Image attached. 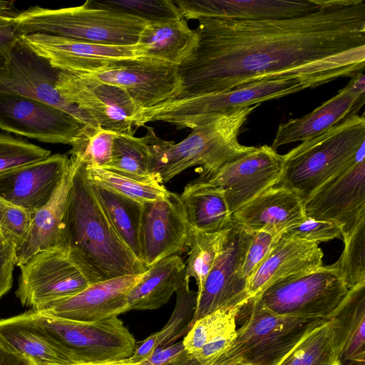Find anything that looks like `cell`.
I'll list each match as a JSON object with an SVG mask.
<instances>
[{
	"instance_id": "6da1fadb",
	"label": "cell",
	"mask_w": 365,
	"mask_h": 365,
	"mask_svg": "<svg viewBox=\"0 0 365 365\" xmlns=\"http://www.w3.org/2000/svg\"><path fill=\"white\" fill-rule=\"evenodd\" d=\"M198 21L199 40L178 66L174 98L285 77L322 86L365 67L363 0H323L317 11L290 19Z\"/></svg>"
},
{
	"instance_id": "7a4b0ae2",
	"label": "cell",
	"mask_w": 365,
	"mask_h": 365,
	"mask_svg": "<svg viewBox=\"0 0 365 365\" xmlns=\"http://www.w3.org/2000/svg\"><path fill=\"white\" fill-rule=\"evenodd\" d=\"M76 160L62 219V250L91 284L144 273L148 269L118 236L98 202L85 164Z\"/></svg>"
},
{
	"instance_id": "3957f363",
	"label": "cell",
	"mask_w": 365,
	"mask_h": 365,
	"mask_svg": "<svg viewBox=\"0 0 365 365\" xmlns=\"http://www.w3.org/2000/svg\"><path fill=\"white\" fill-rule=\"evenodd\" d=\"M259 105L233 110L206 118L182 141L175 143L158 137L145 125L144 138L150 155V170L161 184L195 165L202 168L198 180H205L255 147L239 143L240 128Z\"/></svg>"
},
{
	"instance_id": "277c9868",
	"label": "cell",
	"mask_w": 365,
	"mask_h": 365,
	"mask_svg": "<svg viewBox=\"0 0 365 365\" xmlns=\"http://www.w3.org/2000/svg\"><path fill=\"white\" fill-rule=\"evenodd\" d=\"M364 145V115H353L283 155L279 184L293 190L304 202L325 182L365 158Z\"/></svg>"
},
{
	"instance_id": "5b68a950",
	"label": "cell",
	"mask_w": 365,
	"mask_h": 365,
	"mask_svg": "<svg viewBox=\"0 0 365 365\" xmlns=\"http://www.w3.org/2000/svg\"><path fill=\"white\" fill-rule=\"evenodd\" d=\"M20 36L45 33L95 43L135 45L147 22L130 15L91 8L51 9L34 6L14 16Z\"/></svg>"
},
{
	"instance_id": "8992f818",
	"label": "cell",
	"mask_w": 365,
	"mask_h": 365,
	"mask_svg": "<svg viewBox=\"0 0 365 365\" xmlns=\"http://www.w3.org/2000/svg\"><path fill=\"white\" fill-rule=\"evenodd\" d=\"M319 85L312 81L285 77L248 83L231 90L173 98L141 111L138 128L160 121L178 128L193 129L206 118L284 97Z\"/></svg>"
},
{
	"instance_id": "52a82bcc",
	"label": "cell",
	"mask_w": 365,
	"mask_h": 365,
	"mask_svg": "<svg viewBox=\"0 0 365 365\" xmlns=\"http://www.w3.org/2000/svg\"><path fill=\"white\" fill-rule=\"evenodd\" d=\"M237 317L243 321L228 351L247 365H277L309 331L327 321L276 314L257 296L240 308Z\"/></svg>"
},
{
	"instance_id": "ba28073f",
	"label": "cell",
	"mask_w": 365,
	"mask_h": 365,
	"mask_svg": "<svg viewBox=\"0 0 365 365\" xmlns=\"http://www.w3.org/2000/svg\"><path fill=\"white\" fill-rule=\"evenodd\" d=\"M349 291L332 264L279 279L257 296L276 314L329 320Z\"/></svg>"
},
{
	"instance_id": "9c48e42d",
	"label": "cell",
	"mask_w": 365,
	"mask_h": 365,
	"mask_svg": "<svg viewBox=\"0 0 365 365\" xmlns=\"http://www.w3.org/2000/svg\"><path fill=\"white\" fill-rule=\"evenodd\" d=\"M24 313L86 362L125 360L135 347L134 336L118 317L80 322L53 317L32 309Z\"/></svg>"
},
{
	"instance_id": "30bf717a",
	"label": "cell",
	"mask_w": 365,
	"mask_h": 365,
	"mask_svg": "<svg viewBox=\"0 0 365 365\" xmlns=\"http://www.w3.org/2000/svg\"><path fill=\"white\" fill-rule=\"evenodd\" d=\"M56 88L103 129L134 135L142 109L123 89L87 73L59 71Z\"/></svg>"
},
{
	"instance_id": "8fae6325",
	"label": "cell",
	"mask_w": 365,
	"mask_h": 365,
	"mask_svg": "<svg viewBox=\"0 0 365 365\" xmlns=\"http://www.w3.org/2000/svg\"><path fill=\"white\" fill-rule=\"evenodd\" d=\"M19 267L15 294L23 306L33 309L71 297L91 285L62 249L38 252Z\"/></svg>"
},
{
	"instance_id": "7c38bea8",
	"label": "cell",
	"mask_w": 365,
	"mask_h": 365,
	"mask_svg": "<svg viewBox=\"0 0 365 365\" xmlns=\"http://www.w3.org/2000/svg\"><path fill=\"white\" fill-rule=\"evenodd\" d=\"M253 232L232 222L223 247L197 292L192 326L215 311L239 308L251 297L247 283L241 275L242 267Z\"/></svg>"
},
{
	"instance_id": "4fadbf2b",
	"label": "cell",
	"mask_w": 365,
	"mask_h": 365,
	"mask_svg": "<svg viewBox=\"0 0 365 365\" xmlns=\"http://www.w3.org/2000/svg\"><path fill=\"white\" fill-rule=\"evenodd\" d=\"M84 125L48 103L0 92V128L8 133L43 143L71 145Z\"/></svg>"
},
{
	"instance_id": "5bb4252c",
	"label": "cell",
	"mask_w": 365,
	"mask_h": 365,
	"mask_svg": "<svg viewBox=\"0 0 365 365\" xmlns=\"http://www.w3.org/2000/svg\"><path fill=\"white\" fill-rule=\"evenodd\" d=\"M87 74L124 90L142 110L174 98L180 84L178 66L143 56Z\"/></svg>"
},
{
	"instance_id": "9a60e30c",
	"label": "cell",
	"mask_w": 365,
	"mask_h": 365,
	"mask_svg": "<svg viewBox=\"0 0 365 365\" xmlns=\"http://www.w3.org/2000/svg\"><path fill=\"white\" fill-rule=\"evenodd\" d=\"M307 217L337 225L346 237L365 217V158L318 187L304 202Z\"/></svg>"
},
{
	"instance_id": "2e32d148",
	"label": "cell",
	"mask_w": 365,
	"mask_h": 365,
	"mask_svg": "<svg viewBox=\"0 0 365 365\" xmlns=\"http://www.w3.org/2000/svg\"><path fill=\"white\" fill-rule=\"evenodd\" d=\"M19 41L63 71L92 73L119 61L140 57L135 44L95 43L45 33L24 35Z\"/></svg>"
},
{
	"instance_id": "e0dca14e",
	"label": "cell",
	"mask_w": 365,
	"mask_h": 365,
	"mask_svg": "<svg viewBox=\"0 0 365 365\" xmlns=\"http://www.w3.org/2000/svg\"><path fill=\"white\" fill-rule=\"evenodd\" d=\"M58 71L19 41L7 64L0 70V92L32 98L67 112L84 124L98 125L59 94L56 88Z\"/></svg>"
},
{
	"instance_id": "ac0fdd59",
	"label": "cell",
	"mask_w": 365,
	"mask_h": 365,
	"mask_svg": "<svg viewBox=\"0 0 365 365\" xmlns=\"http://www.w3.org/2000/svg\"><path fill=\"white\" fill-rule=\"evenodd\" d=\"M284 163L283 155L271 146L255 148L205 180L221 188L232 215L265 190L279 185Z\"/></svg>"
},
{
	"instance_id": "d6986e66",
	"label": "cell",
	"mask_w": 365,
	"mask_h": 365,
	"mask_svg": "<svg viewBox=\"0 0 365 365\" xmlns=\"http://www.w3.org/2000/svg\"><path fill=\"white\" fill-rule=\"evenodd\" d=\"M189 225L177 193L142 203L139 244L142 264L148 269L158 261L187 250Z\"/></svg>"
},
{
	"instance_id": "ffe728a7",
	"label": "cell",
	"mask_w": 365,
	"mask_h": 365,
	"mask_svg": "<svg viewBox=\"0 0 365 365\" xmlns=\"http://www.w3.org/2000/svg\"><path fill=\"white\" fill-rule=\"evenodd\" d=\"M143 274L125 275L94 283L71 297L35 310L53 317L80 322L118 317L130 311L128 293Z\"/></svg>"
},
{
	"instance_id": "44dd1931",
	"label": "cell",
	"mask_w": 365,
	"mask_h": 365,
	"mask_svg": "<svg viewBox=\"0 0 365 365\" xmlns=\"http://www.w3.org/2000/svg\"><path fill=\"white\" fill-rule=\"evenodd\" d=\"M69 158L56 153L0 173V198L35 212L46 205L67 170Z\"/></svg>"
},
{
	"instance_id": "7402d4cb",
	"label": "cell",
	"mask_w": 365,
	"mask_h": 365,
	"mask_svg": "<svg viewBox=\"0 0 365 365\" xmlns=\"http://www.w3.org/2000/svg\"><path fill=\"white\" fill-rule=\"evenodd\" d=\"M323 0H178L183 19L262 21L290 19L317 11Z\"/></svg>"
},
{
	"instance_id": "603a6c76",
	"label": "cell",
	"mask_w": 365,
	"mask_h": 365,
	"mask_svg": "<svg viewBox=\"0 0 365 365\" xmlns=\"http://www.w3.org/2000/svg\"><path fill=\"white\" fill-rule=\"evenodd\" d=\"M0 341L36 365L87 363L24 313L0 319Z\"/></svg>"
},
{
	"instance_id": "cb8c5ba5",
	"label": "cell",
	"mask_w": 365,
	"mask_h": 365,
	"mask_svg": "<svg viewBox=\"0 0 365 365\" xmlns=\"http://www.w3.org/2000/svg\"><path fill=\"white\" fill-rule=\"evenodd\" d=\"M364 103L365 95L344 87L309 113L279 124L271 147L276 150L284 145L312 140L356 115Z\"/></svg>"
},
{
	"instance_id": "d4e9b609",
	"label": "cell",
	"mask_w": 365,
	"mask_h": 365,
	"mask_svg": "<svg viewBox=\"0 0 365 365\" xmlns=\"http://www.w3.org/2000/svg\"><path fill=\"white\" fill-rule=\"evenodd\" d=\"M306 215L302 198L293 190L274 186L262 192L231 215L232 222L250 232L274 229L283 232Z\"/></svg>"
},
{
	"instance_id": "484cf974",
	"label": "cell",
	"mask_w": 365,
	"mask_h": 365,
	"mask_svg": "<svg viewBox=\"0 0 365 365\" xmlns=\"http://www.w3.org/2000/svg\"><path fill=\"white\" fill-rule=\"evenodd\" d=\"M323 252L316 243L280 237L247 283L255 297L282 278L323 265Z\"/></svg>"
},
{
	"instance_id": "4316f807",
	"label": "cell",
	"mask_w": 365,
	"mask_h": 365,
	"mask_svg": "<svg viewBox=\"0 0 365 365\" xmlns=\"http://www.w3.org/2000/svg\"><path fill=\"white\" fill-rule=\"evenodd\" d=\"M78 161L70 157L66 172L48 202L34 212L29 233L16 250V266L19 267L36 253L49 249H62L61 224L66 198Z\"/></svg>"
},
{
	"instance_id": "83f0119b",
	"label": "cell",
	"mask_w": 365,
	"mask_h": 365,
	"mask_svg": "<svg viewBox=\"0 0 365 365\" xmlns=\"http://www.w3.org/2000/svg\"><path fill=\"white\" fill-rule=\"evenodd\" d=\"M329 319L340 365H365V282L349 289Z\"/></svg>"
},
{
	"instance_id": "f1b7e54d",
	"label": "cell",
	"mask_w": 365,
	"mask_h": 365,
	"mask_svg": "<svg viewBox=\"0 0 365 365\" xmlns=\"http://www.w3.org/2000/svg\"><path fill=\"white\" fill-rule=\"evenodd\" d=\"M199 40L183 19L147 23L135 43L140 56L179 66L192 53Z\"/></svg>"
},
{
	"instance_id": "f546056e",
	"label": "cell",
	"mask_w": 365,
	"mask_h": 365,
	"mask_svg": "<svg viewBox=\"0 0 365 365\" xmlns=\"http://www.w3.org/2000/svg\"><path fill=\"white\" fill-rule=\"evenodd\" d=\"M187 280L179 255L162 259L145 271L128 295L130 310H154L165 304Z\"/></svg>"
},
{
	"instance_id": "4dcf8cb0",
	"label": "cell",
	"mask_w": 365,
	"mask_h": 365,
	"mask_svg": "<svg viewBox=\"0 0 365 365\" xmlns=\"http://www.w3.org/2000/svg\"><path fill=\"white\" fill-rule=\"evenodd\" d=\"M179 195L190 227L220 232L231 227V213L224 192L219 187L195 179Z\"/></svg>"
},
{
	"instance_id": "1f68e13d",
	"label": "cell",
	"mask_w": 365,
	"mask_h": 365,
	"mask_svg": "<svg viewBox=\"0 0 365 365\" xmlns=\"http://www.w3.org/2000/svg\"><path fill=\"white\" fill-rule=\"evenodd\" d=\"M91 184L94 194L110 225L141 262L139 230L142 203L102 185L92 182Z\"/></svg>"
},
{
	"instance_id": "d6a6232c",
	"label": "cell",
	"mask_w": 365,
	"mask_h": 365,
	"mask_svg": "<svg viewBox=\"0 0 365 365\" xmlns=\"http://www.w3.org/2000/svg\"><path fill=\"white\" fill-rule=\"evenodd\" d=\"M277 365H340L332 321L309 331Z\"/></svg>"
},
{
	"instance_id": "836d02e7",
	"label": "cell",
	"mask_w": 365,
	"mask_h": 365,
	"mask_svg": "<svg viewBox=\"0 0 365 365\" xmlns=\"http://www.w3.org/2000/svg\"><path fill=\"white\" fill-rule=\"evenodd\" d=\"M104 168L144 182H159L150 170V151L144 136L117 134L113 140L110 160Z\"/></svg>"
},
{
	"instance_id": "e575fe53",
	"label": "cell",
	"mask_w": 365,
	"mask_h": 365,
	"mask_svg": "<svg viewBox=\"0 0 365 365\" xmlns=\"http://www.w3.org/2000/svg\"><path fill=\"white\" fill-rule=\"evenodd\" d=\"M232 226V225H231ZM228 230L220 232H205L189 227L185 262L186 278H194L199 292L220 255Z\"/></svg>"
},
{
	"instance_id": "d590c367",
	"label": "cell",
	"mask_w": 365,
	"mask_h": 365,
	"mask_svg": "<svg viewBox=\"0 0 365 365\" xmlns=\"http://www.w3.org/2000/svg\"><path fill=\"white\" fill-rule=\"evenodd\" d=\"M240 307L218 309L197 320L182 340L185 351L192 356L207 344L235 341L236 318Z\"/></svg>"
},
{
	"instance_id": "8d00e7d4",
	"label": "cell",
	"mask_w": 365,
	"mask_h": 365,
	"mask_svg": "<svg viewBox=\"0 0 365 365\" xmlns=\"http://www.w3.org/2000/svg\"><path fill=\"white\" fill-rule=\"evenodd\" d=\"M85 170L88 179L140 203L165 197L169 191L158 181L144 182L120 172L88 166Z\"/></svg>"
},
{
	"instance_id": "74e56055",
	"label": "cell",
	"mask_w": 365,
	"mask_h": 365,
	"mask_svg": "<svg viewBox=\"0 0 365 365\" xmlns=\"http://www.w3.org/2000/svg\"><path fill=\"white\" fill-rule=\"evenodd\" d=\"M116 135L99 125L86 124L71 143L69 154L88 166L104 168L110 160Z\"/></svg>"
},
{
	"instance_id": "f35d334b",
	"label": "cell",
	"mask_w": 365,
	"mask_h": 365,
	"mask_svg": "<svg viewBox=\"0 0 365 365\" xmlns=\"http://www.w3.org/2000/svg\"><path fill=\"white\" fill-rule=\"evenodd\" d=\"M84 4L91 8L130 15L147 23L182 18L176 4L170 0H88Z\"/></svg>"
},
{
	"instance_id": "ab89813d",
	"label": "cell",
	"mask_w": 365,
	"mask_h": 365,
	"mask_svg": "<svg viewBox=\"0 0 365 365\" xmlns=\"http://www.w3.org/2000/svg\"><path fill=\"white\" fill-rule=\"evenodd\" d=\"M190 280L175 292L176 303L174 310L165 326L156 331V349H163L175 343L186 334L192 327L197 292L190 289Z\"/></svg>"
},
{
	"instance_id": "60d3db41",
	"label": "cell",
	"mask_w": 365,
	"mask_h": 365,
	"mask_svg": "<svg viewBox=\"0 0 365 365\" xmlns=\"http://www.w3.org/2000/svg\"><path fill=\"white\" fill-rule=\"evenodd\" d=\"M343 240L344 248L334 264L350 289L365 282V217Z\"/></svg>"
},
{
	"instance_id": "b9f144b4",
	"label": "cell",
	"mask_w": 365,
	"mask_h": 365,
	"mask_svg": "<svg viewBox=\"0 0 365 365\" xmlns=\"http://www.w3.org/2000/svg\"><path fill=\"white\" fill-rule=\"evenodd\" d=\"M51 155L50 150L14 138L0 134V173L42 160Z\"/></svg>"
},
{
	"instance_id": "7bdbcfd3",
	"label": "cell",
	"mask_w": 365,
	"mask_h": 365,
	"mask_svg": "<svg viewBox=\"0 0 365 365\" xmlns=\"http://www.w3.org/2000/svg\"><path fill=\"white\" fill-rule=\"evenodd\" d=\"M34 212L0 198V229L4 240L12 243L16 250L26 241Z\"/></svg>"
},
{
	"instance_id": "ee69618b",
	"label": "cell",
	"mask_w": 365,
	"mask_h": 365,
	"mask_svg": "<svg viewBox=\"0 0 365 365\" xmlns=\"http://www.w3.org/2000/svg\"><path fill=\"white\" fill-rule=\"evenodd\" d=\"M281 236L318 245L343 238L342 232L337 225L307 216L284 230Z\"/></svg>"
},
{
	"instance_id": "f6af8a7d",
	"label": "cell",
	"mask_w": 365,
	"mask_h": 365,
	"mask_svg": "<svg viewBox=\"0 0 365 365\" xmlns=\"http://www.w3.org/2000/svg\"><path fill=\"white\" fill-rule=\"evenodd\" d=\"M282 233V231L274 229H264L253 232L241 271L242 278L247 283Z\"/></svg>"
},
{
	"instance_id": "bcb514c9",
	"label": "cell",
	"mask_w": 365,
	"mask_h": 365,
	"mask_svg": "<svg viewBox=\"0 0 365 365\" xmlns=\"http://www.w3.org/2000/svg\"><path fill=\"white\" fill-rule=\"evenodd\" d=\"M20 38L14 16L0 13V70L7 64Z\"/></svg>"
},
{
	"instance_id": "7dc6e473",
	"label": "cell",
	"mask_w": 365,
	"mask_h": 365,
	"mask_svg": "<svg viewBox=\"0 0 365 365\" xmlns=\"http://www.w3.org/2000/svg\"><path fill=\"white\" fill-rule=\"evenodd\" d=\"M16 247L4 240H0V299L11 288L13 270L16 266Z\"/></svg>"
},
{
	"instance_id": "c3c4849f",
	"label": "cell",
	"mask_w": 365,
	"mask_h": 365,
	"mask_svg": "<svg viewBox=\"0 0 365 365\" xmlns=\"http://www.w3.org/2000/svg\"><path fill=\"white\" fill-rule=\"evenodd\" d=\"M182 341L163 349H157L147 359L136 364L137 365H168L177 359L185 352Z\"/></svg>"
},
{
	"instance_id": "681fc988",
	"label": "cell",
	"mask_w": 365,
	"mask_h": 365,
	"mask_svg": "<svg viewBox=\"0 0 365 365\" xmlns=\"http://www.w3.org/2000/svg\"><path fill=\"white\" fill-rule=\"evenodd\" d=\"M156 333L149 335L144 340L136 343L133 354L125 361L130 364H138L149 357L156 349Z\"/></svg>"
},
{
	"instance_id": "f907efd6",
	"label": "cell",
	"mask_w": 365,
	"mask_h": 365,
	"mask_svg": "<svg viewBox=\"0 0 365 365\" xmlns=\"http://www.w3.org/2000/svg\"><path fill=\"white\" fill-rule=\"evenodd\" d=\"M241 361L235 356L227 351L214 365H235ZM168 365H201L196 359L185 351L181 356Z\"/></svg>"
},
{
	"instance_id": "816d5d0a",
	"label": "cell",
	"mask_w": 365,
	"mask_h": 365,
	"mask_svg": "<svg viewBox=\"0 0 365 365\" xmlns=\"http://www.w3.org/2000/svg\"><path fill=\"white\" fill-rule=\"evenodd\" d=\"M0 365H36L0 341Z\"/></svg>"
},
{
	"instance_id": "f5cc1de1",
	"label": "cell",
	"mask_w": 365,
	"mask_h": 365,
	"mask_svg": "<svg viewBox=\"0 0 365 365\" xmlns=\"http://www.w3.org/2000/svg\"><path fill=\"white\" fill-rule=\"evenodd\" d=\"M351 77L345 87L354 93L365 95V77L363 72H357Z\"/></svg>"
},
{
	"instance_id": "db71d44e",
	"label": "cell",
	"mask_w": 365,
	"mask_h": 365,
	"mask_svg": "<svg viewBox=\"0 0 365 365\" xmlns=\"http://www.w3.org/2000/svg\"><path fill=\"white\" fill-rule=\"evenodd\" d=\"M72 365H137L136 364H130L128 363L125 360L120 361H113V362H103V363H81Z\"/></svg>"
},
{
	"instance_id": "11a10c76",
	"label": "cell",
	"mask_w": 365,
	"mask_h": 365,
	"mask_svg": "<svg viewBox=\"0 0 365 365\" xmlns=\"http://www.w3.org/2000/svg\"><path fill=\"white\" fill-rule=\"evenodd\" d=\"M235 365H247V364H245V363H243V362H242V361H240L239 363H237V364H235Z\"/></svg>"
},
{
	"instance_id": "9f6ffc18",
	"label": "cell",
	"mask_w": 365,
	"mask_h": 365,
	"mask_svg": "<svg viewBox=\"0 0 365 365\" xmlns=\"http://www.w3.org/2000/svg\"><path fill=\"white\" fill-rule=\"evenodd\" d=\"M4 238H3V236H2V234H1V229H0V240H3Z\"/></svg>"
}]
</instances>
